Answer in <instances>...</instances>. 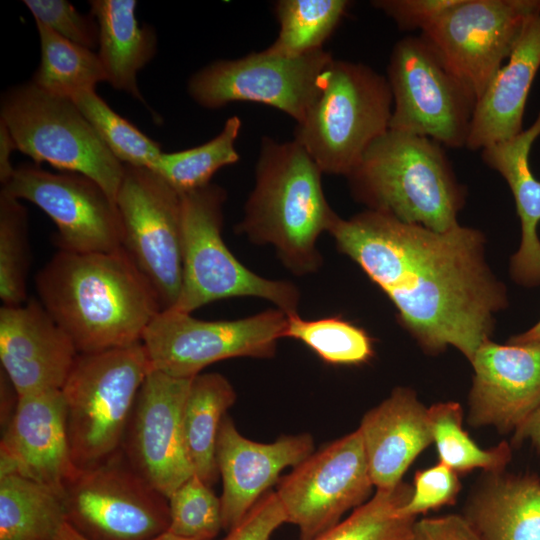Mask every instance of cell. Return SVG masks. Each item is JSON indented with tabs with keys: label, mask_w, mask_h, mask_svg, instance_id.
<instances>
[{
	"label": "cell",
	"mask_w": 540,
	"mask_h": 540,
	"mask_svg": "<svg viewBox=\"0 0 540 540\" xmlns=\"http://www.w3.org/2000/svg\"><path fill=\"white\" fill-rule=\"evenodd\" d=\"M329 234L389 297L423 349L453 346L471 362L489 339L507 300L484 259L479 230L436 232L366 209L339 217Z\"/></svg>",
	"instance_id": "cell-1"
},
{
	"label": "cell",
	"mask_w": 540,
	"mask_h": 540,
	"mask_svg": "<svg viewBox=\"0 0 540 540\" xmlns=\"http://www.w3.org/2000/svg\"><path fill=\"white\" fill-rule=\"evenodd\" d=\"M39 301L78 353L142 341L161 306L153 287L123 249L60 250L35 276Z\"/></svg>",
	"instance_id": "cell-2"
},
{
	"label": "cell",
	"mask_w": 540,
	"mask_h": 540,
	"mask_svg": "<svg viewBox=\"0 0 540 540\" xmlns=\"http://www.w3.org/2000/svg\"><path fill=\"white\" fill-rule=\"evenodd\" d=\"M322 174L294 139L262 137L254 186L236 227L252 243L271 245L284 266L299 276L321 267L318 239L339 218L324 194Z\"/></svg>",
	"instance_id": "cell-3"
},
{
	"label": "cell",
	"mask_w": 540,
	"mask_h": 540,
	"mask_svg": "<svg viewBox=\"0 0 540 540\" xmlns=\"http://www.w3.org/2000/svg\"><path fill=\"white\" fill-rule=\"evenodd\" d=\"M346 178L354 199L369 210L436 232L459 225L465 188L445 147L430 138L389 129Z\"/></svg>",
	"instance_id": "cell-4"
},
{
	"label": "cell",
	"mask_w": 540,
	"mask_h": 540,
	"mask_svg": "<svg viewBox=\"0 0 540 540\" xmlns=\"http://www.w3.org/2000/svg\"><path fill=\"white\" fill-rule=\"evenodd\" d=\"M151 370L142 342L78 354L61 388L67 440L78 471L121 451L137 394Z\"/></svg>",
	"instance_id": "cell-5"
},
{
	"label": "cell",
	"mask_w": 540,
	"mask_h": 540,
	"mask_svg": "<svg viewBox=\"0 0 540 540\" xmlns=\"http://www.w3.org/2000/svg\"><path fill=\"white\" fill-rule=\"evenodd\" d=\"M392 107L386 76L363 63L333 58L293 139L323 174L346 177L389 130Z\"/></svg>",
	"instance_id": "cell-6"
},
{
	"label": "cell",
	"mask_w": 540,
	"mask_h": 540,
	"mask_svg": "<svg viewBox=\"0 0 540 540\" xmlns=\"http://www.w3.org/2000/svg\"><path fill=\"white\" fill-rule=\"evenodd\" d=\"M182 195L183 273L173 309L192 313L222 299L255 297L288 316L298 314L300 291L290 281L260 276L244 266L222 237L227 192L217 184Z\"/></svg>",
	"instance_id": "cell-7"
},
{
	"label": "cell",
	"mask_w": 540,
	"mask_h": 540,
	"mask_svg": "<svg viewBox=\"0 0 540 540\" xmlns=\"http://www.w3.org/2000/svg\"><path fill=\"white\" fill-rule=\"evenodd\" d=\"M0 121L17 150L39 165L85 175L116 200L124 165L111 153L72 99L47 93L32 81L1 97Z\"/></svg>",
	"instance_id": "cell-8"
},
{
	"label": "cell",
	"mask_w": 540,
	"mask_h": 540,
	"mask_svg": "<svg viewBox=\"0 0 540 540\" xmlns=\"http://www.w3.org/2000/svg\"><path fill=\"white\" fill-rule=\"evenodd\" d=\"M386 78L393 98L389 129L466 148L477 99L420 35L394 44Z\"/></svg>",
	"instance_id": "cell-9"
},
{
	"label": "cell",
	"mask_w": 540,
	"mask_h": 540,
	"mask_svg": "<svg viewBox=\"0 0 540 540\" xmlns=\"http://www.w3.org/2000/svg\"><path fill=\"white\" fill-rule=\"evenodd\" d=\"M287 317L273 308L235 320L207 321L170 308L155 315L141 342L152 369L193 378L221 360L273 357L284 338Z\"/></svg>",
	"instance_id": "cell-10"
},
{
	"label": "cell",
	"mask_w": 540,
	"mask_h": 540,
	"mask_svg": "<svg viewBox=\"0 0 540 540\" xmlns=\"http://www.w3.org/2000/svg\"><path fill=\"white\" fill-rule=\"evenodd\" d=\"M62 498L66 523L86 540H152L169 529L168 498L134 470L122 451L77 471Z\"/></svg>",
	"instance_id": "cell-11"
},
{
	"label": "cell",
	"mask_w": 540,
	"mask_h": 540,
	"mask_svg": "<svg viewBox=\"0 0 540 540\" xmlns=\"http://www.w3.org/2000/svg\"><path fill=\"white\" fill-rule=\"evenodd\" d=\"M115 202L123 249L153 287L161 309L172 308L183 273L182 195L151 168L124 165Z\"/></svg>",
	"instance_id": "cell-12"
},
{
	"label": "cell",
	"mask_w": 540,
	"mask_h": 540,
	"mask_svg": "<svg viewBox=\"0 0 540 540\" xmlns=\"http://www.w3.org/2000/svg\"><path fill=\"white\" fill-rule=\"evenodd\" d=\"M324 48L300 56L266 49L236 59H220L188 80L191 99L205 109L233 102H256L282 111L300 124L318 93L322 73L333 60Z\"/></svg>",
	"instance_id": "cell-13"
},
{
	"label": "cell",
	"mask_w": 540,
	"mask_h": 540,
	"mask_svg": "<svg viewBox=\"0 0 540 540\" xmlns=\"http://www.w3.org/2000/svg\"><path fill=\"white\" fill-rule=\"evenodd\" d=\"M539 7L540 0H459L419 35L478 101Z\"/></svg>",
	"instance_id": "cell-14"
},
{
	"label": "cell",
	"mask_w": 540,
	"mask_h": 540,
	"mask_svg": "<svg viewBox=\"0 0 540 540\" xmlns=\"http://www.w3.org/2000/svg\"><path fill=\"white\" fill-rule=\"evenodd\" d=\"M373 487L357 429L294 467L279 482L276 494L287 523L298 527L300 540H313L337 525L347 511L368 501Z\"/></svg>",
	"instance_id": "cell-15"
},
{
	"label": "cell",
	"mask_w": 540,
	"mask_h": 540,
	"mask_svg": "<svg viewBox=\"0 0 540 540\" xmlns=\"http://www.w3.org/2000/svg\"><path fill=\"white\" fill-rule=\"evenodd\" d=\"M1 192L27 200L46 213L57 227L60 250L105 253L123 248V227L115 200L85 175L52 173L37 164L21 165Z\"/></svg>",
	"instance_id": "cell-16"
},
{
	"label": "cell",
	"mask_w": 540,
	"mask_h": 540,
	"mask_svg": "<svg viewBox=\"0 0 540 540\" xmlns=\"http://www.w3.org/2000/svg\"><path fill=\"white\" fill-rule=\"evenodd\" d=\"M192 379L152 369L139 389L121 446L134 470L166 498L194 474L183 432Z\"/></svg>",
	"instance_id": "cell-17"
},
{
	"label": "cell",
	"mask_w": 540,
	"mask_h": 540,
	"mask_svg": "<svg viewBox=\"0 0 540 540\" xmlns=\"http://www.w3.org/2000/svg\"><path fill=\"white\" fill-rule=\"evenodd\" d=\"M471 364L468 423L514 432L540 406V344L486 340Z\"/></svg>",
	"instance_id": "cell-18"
},
{
	"label": "cell",
	"mask_w": 540,
	"mask_h": 540,
	"mask_svg": "<svg viewBox=\"0 0 540 540\" xmlns=\"http://www.w3.org/2000/svg\"><path fill=\"white\" fill-rule=\"evenodd\" d=\"M78 354L40 301L0 308L1 370L18 397L61 390Z\"/></svg>",
	"instance_id": "cell-19"
},
{
	"label": "cell",
	"mask_w": 540,
	"mask_h": 540,
	"mask_svg": "<svg viewBox=\"0 0 540 540\" xmlns=\"http://www.w3.org/2000/svg\"><path fill=\"white\" fill-rule=\"evenodd\" d=\"M314 451L308 433L286 435L271 443L244 437L228 416L222 420L216 459L223 491L220 496L223 530L236 527L288 467H296Z\"/></svg>",
	"instance_id": "cell-20"
},
{
	"label": "cell",
	"mask_w": 540,
	"mask_h": 540,
	"mask_svg": "<svg viewBox=\"0 0 540 540\" xmlns=\"http://www.w3.org/2000/svg\"><path fill=\"white\" fill-rule=\"evenodd\" d=\"M16 472L62 495L72 462L61 390L19 396L0 445V473Z\"/></svg>",
	"instance_id": "cell-21"
},
{
	"label": "cell",
	"mask_w": 540,
	"mask_h": 540,
	"mask_svg": "<svg viewBox=\"0 0 540 540\" xmlns=\"http://www.w3.org/2000/svg\"><path fill=\"white\" fill-rule=\"evenodd\" d=\"M358 430L376 489L402 482L412 462L433 443L428 408L414 391L403 387L369 410Z\"/></svg>",
	"instance_id": "cell-22"
},
{
	"label": "cell",
	"mask_w": 540,
	"mask_h": 540,
	"mask_svg": "<svg viewBox=\"0 0 540 540\" xmlns=\"http://www.w3.org/2000/svg\"><path fill=\"white\" fill-rule=\"evenodd\" d=\"M540 68V7L528 18L510 56L477 101L466 148L472 151L523 130L528 95Z\"/></svg>",
	"instance_id": "cell-23"
},
{
	"label": "cell",
	"mask_w": 540,
	"mask_h": 540,
	"mask_svg": "<svg viewBox=\"0 0 540 540\" xmlns=\"http://www.w3.org/2000/svg\"><path fill=\"white\" fill-rule=\"evenodd\" d=\"M540 136V111L535 121L515 136L481 151L483 162L507 182L521 223V242L511 258L512 278L524 286L540 285V180L530 167V152Z\"/></svg>",
	"instance_id": "cell-24"
},
{
	"label": "cell",
	"mask_w": 540,
	"mask_h": 540,
	"mask_svg": "<svg viewBox=\"0 0 540 540\" xmlns=\"http://www.w3.org/2000/svg\"><path fill=\"white\" fill-rule=\"evenodd\" d=\"M463 516L480 540H540V478L487 472Z\"/></svg>",
	"instance_id": "cell-25"
},
{
	"label": "cell",
	"mask_w": 540,
	"mask_h": 540,
	"mask_svg": "<svg viewBox=\"0 0 540 540\" xmlns=\"http://www.w3.org/2000/svg\"><path fill=\"white\" fill-rule=\"evenodd\" d=\"M90 14L99 29L98 56L107 82L146 104L137 85V73L155 56L157 35L140 25L135 0H92Z\"/></svg>",
	"instance_id": "cell-26"
},
{
	"label": "cell",
	"mask_w": 540,
	"mask_h": 540,
	"mask_svg": "<svg viewBox=\"0 0 540 540\" xmlns=\"http://www.w3.org/2000/svg\"><path fill=\"white\" fill-rule=\"evenodd\" d=\"M236 401V392L220 373L193 377L183 410V432L194 474L209 486L219 477L216 450L223 418Z\"/></svg>",
	"instance_id": "cell-27"
},
{
	"label": "cell",
	"mask_w": 540,
	"mask_h": 540,
	"mask_svg": "<svg viewBox=\"0 0 540 540\" xmlns=\"http://www.w3.org/2000/svg\"><path fill=\"white\" fill-rule=\"evenodd\" d=\"M65 523L62 495L16 472L0 473V540H55Z\"/></svg>",
	"instance_id": "cell-28"
},
{
	"label": "cell",
	"mask_w": 540,
	"mask_h": 540,
	"mask_svg": "<svg viewBox=\"0 0 540 540\" xmlns=\"http://www.w3.org/2000/svg\"><path fill=\"white\" fill-rule=\"evenodd\" d=\"M40 38L41 61L32 82L43 91L66 98L95 90L107 81L100 58L93 50L64 39L35 20Z\"/></svg>",
	"instance_id": "cell-29"
},
{
	"label": "cell",
	"mask_w": 540,
	"mask_h": 540,
	"mask_svg": "<svg viewBox=\"0 0 540 540\" xmlns=\"http://www.w3.org/2000/svg\"><path fill=\"white\" fill-rule=\"evenodd\" d=\"M349 6L347 0L277 1L274 12L279 32L266 50L283 56H300L323 49Z\"/></svg>",
	"instance_id": "cell-30"
},
{
	"label": "cell",
	"mask_w": 540,
	"mask_h": 540,
	"mask_svg": "<svg viewBox=\"0 0 540 540\" xmlns=\"http://www.w3.org/2000/svg\"><path fill=\"white\" fill-rule=\"evenodd\" d=\"M241 126V119L233 115L208 142L178 152H162L151 169L180 194L205 187L219 169L239 161L236 141Z\"/></svg>",
	"instance_id": "cell-31"
},
{
	"label": "cell",
	"mask_w": 540,
	"mask_h": 540,
	"mask_svg": "<svg viewBox=\"0 0 540 540\" xmlns=\"http://www.w3.org/2000/svg\"><path fill=\"white\" fill-rule=\"evenodd\" d=\"M433 443L439 462L457 474L483 469L489 473L504 471L512 457L506 441L483 449L463 429V411L457 402H443L428 408Z\"/></svg>",
	"instance_id": "cell-32"
},
{
	"label": "cell",
	"mask_w": 540,
	"mask_h": 540,
	"mask_svg": "<svg viewBox=\"0 0 540 540\" xmlns=\"http://www.w3.org/2000/svg\"><path fill=\"white\" fill-rule=\"evenodd\" d=\"M412 491L403 481L389 489H376L348 518L313 540H413L417 519L398 512Z\"/></svg>",
	"instance_id": "cell-33"
},
{
	"label": "cell",
	"mask_w": 540,
	"mask_h": 540,
	"mask_svg": "<svg viewBox=\"0 0 540 540\" xmlns=\"http://www.w3.org/2000/svg\"><path fill=\"white\" fill-rule=\"evenodd\" d=\"M284 337L302 342L331 365H361L374 354L367 332L340 316L305 320L298 314L289 315Z\"/></svg>",
	"instance_id": "cell-34"
},
{
	"label": "cell",
	"mask_w": 540,
	"mask_h": 540,
	"mask_svg": "<svg viewBox=\"0 0 540 540\" xmlns=\"http://www.w3.org/2000/svg\"><path fill=\"white\" fill-rule=\"evenodd\" d=\"M71 99L123 165L151 168L163 152L159 143L116 113L95 90L82 91Z\"/></svg>",
	"instance_id": "cell-35"
},
{
	"label": "cell",
	"mask_w": 540,
	"mask_h": 540,
	"mask_svg": "<svg viewBox=\"0 0 540 540\" xmlns=\"http://www.w3.org/2000/svg\"><path fill=\"white\" fill-rule=\"evenodd\" d=\"M28 268L26 208L20 200L0 192V298L3 305L25 302Z\"/></svg>",
	"instance_id": "cell-36"
},
{
	"label": "cell",
	"mask_w": 540,
	"mask_h": 540,
	"mask_svg": "<svg viewBox=\"0 0 540 540\" xmlns=\"http://www.w3.org/2000/svg\"><path fill=\"white\" fill-rule=\"evenodd\" d=\"M167 532L187 540H213L223 529L220 497L193 474L168 498Z\"/></svg>",
	"instance_id": "cell-37"
},
{
	"label": "cell",
	"mask_w": 540,
	"mask_h": 540,
	"mask_svg": "<svg viewBox=\"0 0 540 540\" xmlns=\"http://www.w3.org/2000/svg\"><path fill=\"white\" fill-rule=\"evenodd\" d=\"M35 20L53 32L80 46L95 49L99 44V29L95 18L80 13L65 0H24Z\"/></svg>",
	"instance_id": "cell-38"
},
{
	"label": "cell",
	"mask_w": 540,
	"mask_h": 540,
	"mask_svg": "<svg viewBox=\"0 0 540 540\" xmlns=\"http://www.w3.org/2000/svg\"><path fill=\"white\" fill-rule=\"evenodd\" d=\"M413 491L409 500L398 510L402 516L416 518L419 514L456 502L461 484L458 474L438 462L414 475Z\"/></svg>",
	"instance_id": "cell-39"
},
{
	"label": "cell",
	"mask_w": 540,
	"mask_h": 540,
	"mask_svg": "<svg viewBox=\"0 0 540 540\" xmlns=\"http://www.w3.org/2000/svg\"><path fill=\"white\" fill-rule=\"evenodd\" d=\"M459 0H374L371 5L394 21L401 31L420 33L437 20Z\"/></svg>",
	"instance_id": "cell-40"
},
{
	"label": "cell",
	"mask_w": 540,
	"mask_h": 540,
	"mask_svg": "<svg viewBox=\"0 0 540 540\" xmlns=\"http://www.w3.org/2000/svg\"><path fill=\"white\" fill-rule=\"evenodd\" d=\"M284 523L286 513L276 492H267L224 540H269Z\"/></svg>",
	"instance_id": "cell-41"
},
{
	"label": "cell",
	"mask_w": 540,
	"mask_h": 540,
	"mask_svg": "<svg viewBox=\"0 0 540 540\" xmlns=\"http://www.w3.org/2000/svg\"><path fill=\"white\" fill-rule=\"evenodd\" d=\"M413 540H480L463 515L448 514L416 520Z\"/></svg>",
	"instance_id": "cell-42"
},
{
	"label": "cell",
	"mask_w": 540,
	"mask_h": 540,
	"mask_svg": "<svg viewBox=\"0 0 540 540\" xmlns=\"http://www.w3.org/2000/svg\"><path fill=\"white\" fill-rule=\"evenodd\" d=\"M14 150H17L16 144L7 128L0 121V182L3 185L12 178L15 169L11 162V156Z\"/></svg>",
	"instance_id": "cell-43"
},
{
	"label": "cell",
	"mask_w": 540,
	"mask_h": 540,
	"mask_svg": "<svg viewBox=\"0 0 540 540\" xmlns=\"http://www.w3.org/2000/svg\"><path fill=\"white\" fill-rule=\"evenodd\" d=\"M529 440L540 453V406L514 431L512 444Z\"/></svg>",
	"instance_id": "cell-44"
},
{
	"label": "cell",
	"mask_w": 540,
	"mask_h": 540,
	"mask_svg": "<svg viewBox=\"0 0 540 540\" xmlns=\"http://www.w3.org/2000/svg\"><path fill=\"white\" fill-rule=\"evenodd\" d=\"M55 540H86L77 533L70 525L65 523L58 532ZM152 540H187L166 532Z\"/></svg>",
	"instance_id": "cell-45"
},
{
	"label": "cell",
	"mask_w": 540,
	"mask_h": 540,
	"mask_svg": "<svg viewBox=\"0 0 540 540\" xmlns=\"http://www.w3.org/2000/svg\"><path fill=\"white\" fill-rule=\"evenodd\" d=\"M508 343L510 344H528L539 343L540 344V321L537 322L528 331L512 336Z\"/></svg>",
	"instance_id": "cell-46"
}]
</instances>
